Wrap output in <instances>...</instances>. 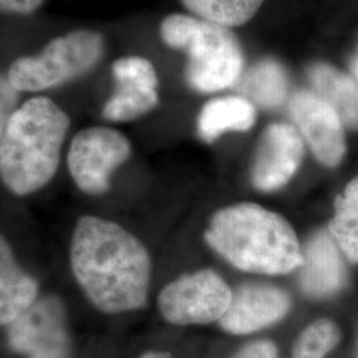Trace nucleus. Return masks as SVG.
Instances as JSON below:
<instances>
[{
    "label": "nucleus",
    "instance_id": "nucleus-20",
    "mask_svg": "<svg viewBox=\"0 0 358 358\" xmlns=\"http://www.w3.org/2000/svg\"><path fill=\"white\" fill-rule=\"evenodd\" d=\"M341 331L328 319L313 321L299 336L294 358H325L340 344Z\"/></svg>",
    "mask_w": 358,
    "mask_h": 358
},
{
    "label": "nucleus",
    "instance_id": "nucleus-17",
    "mask_svg": "<svg viewBox=\"0 0 358 358\" xmlns=\"http://www.w3.org/2000/svg\"><path fill=\"white\" fill-rule=\"evenodd\" d=\"M236 84L242 97L263 109H273L287 97L288 77L279 63L263 60L239 77Z\"/></svg>",
    "mask_w": 358,
    "mask_h": 358
},
{
    "label": "nucleus",
    "instance_id": "nucleus-24",
    "mask_svg": "<svg viewBox=\"0 0 358 358\" xmlns=\"http://www.w3.org/2000/svg\"><path fill=\"white\" fill-rule=\"evenodd\" d=\"M141 358H171L167 353L162 352H149L146 355H143Z\"/></svg>",
    "mask_w": 358,
    "mask_h": 358
},
{
    "label": "nucleus",
    "instance_id": "nucleus-11",
    "mask_svg": "<svg viewBox=\"0 0 358 358\" xmlns=\"http://www.w3.org/2000/svg\"><path fill=\"white\" fill-rule=\"evenodd\" d=\"M112 72L117 90L103 106V118L115 122L131 121L158 105V76L148 59L140 56L118 59Z\"/></svg>",
    "mask_w": 358,
    "mask_h": 358
},
{
    "label": "nucleus",
    "instance_id": "nucleus-1",
    "mask_svg": "<svg viewBox=\"0 0 358 358\" xmlns=\"http://www.w3.org/2000/svg\"><path fill=\"white\" fill-rule=\"evenodd\" d=\"M71 266L90 303L105 313L145 306L152 260L145 245L117 223L80 217L72 236Z\"/></svg>",
    "mask_w": 358,
    "mask_h": 358
},
{
    "label": "nucleus",
    "instance_id": "nucleus-13",
    "mask_svg": "<svg viewBox=\"0 0 358 358\" xmlns=\"http://www.w3.org/2000/svg\"><path fill=\"white\" fill-rule=\"evenodd\" d=\"M338 245L327 231L316 232L303 251L300 287L313 299H327L345 287L348 275Z\"/></svg>",
    "mask_w": 358,
    "mask_h": 358
},
{
    "label": "nucleus",
    "instance_id": "nucleus-26",
    "mask_svg": "<svg viewBox=\"0 0 358 358\" xmlns=\"http://www.w3.org/2000/svg\"><path fill=\"white\" fill-rule=\"evenodd\" d=\"M355 358H358V341L357 345H356V350H355Z\"/></svg>",
    "mask_w": 358,
    "mask_h": 358
},
{
    "label": "nucleus",
    "instance_id": "nucleus-18",
    "mask_svg": "<svg viewBox=\"0 0 358 358\" xmlns=\"http://www.w3.org/2000/svg\"><path fill=\"white\" fill-rule=\"evenodd\" d=\"M329 232L346 257L358 263V176L336 198Z\"/></svg>",
    "mask_w": 358,
    "mask_h": 358
},
{
    "label": "nucleus",
    "instance_id": "nucleus-4",
    "mask_svg": "<svg viewBox=\"0 0 358 358\" xmlns=\"http://www.w3.org/2000/svg\"><path fill=\"white\" fill-rule=\"evenodd\" d=\"M159 35L167 47L186 53L185 77L195 92L226 90L242 76L243 52L230 28L173 13L162 20Z\"/></svg>",
    "mask_w": 358,
    "mask_h": 358
},
{
    "label": "nucleus",
    "instance_id": "nucleus-9",
    "mask_svg": "<svg viewBox=\"0 0 358 358\" xmlns=\"http://www.w3.org/2000/svg\"><path fill=\"white\" fill-rule=\"evenodd\" d=\"M289 110L316 159L324 166H338L345 157L346 140L337 113L320 96L309 90L294 93Z\"/></svg>",
    "mask_w": 358,
    "mask_h": 358
},
{
    "label": "nucleus",
    "instance_id": "nucleus-16",
    "mask_svg": "<svg viewBox=\"0 0 358 358\" xmlns=\"http://www.w3.org/2000/svg\"><path fill=\"white\" fill-rule=\"evenodd\" d=\"M255 105L241 96L219 97L206 103L198 117V136L211 143L227 131H247L255 125Z\"/></svg>",
    "mask_w": 358,
    "mask_h": 358
},
{
    "label": "nucleus",
    "instance_id": "nucleus-7",
    "mask_svg": "<svg viewBox=\"0 0 358 358\" xmlns=\"http://www.w3.org/2000/svg\"><path fill=\"white\" fill-rule=\"evenodd\" d=\"M131 154L128 138L115 129L93 127L78 131L68 153V169L77 187L90 195L109 190L110 177Z\"/></svg>",
    "mask_w": 358,
    "mask_h": 358
},
{
    "label": "nucleus",
    "instance_id": "nucleus-25",
    "mask_svg": "<svg viewBox=\"0 0 358 358\" xmlns=\"http://www.w3.org/2000/svg\"><path fill=\"white\" fill-rule=\"evenodd\" d=\"M353 72H355V75L358 78V55L356 56V59H355V63H353Z\"/></svg>",
    "mask_w": 358,
    "mask_h": 358
},
{
    "label": "nucleus",
    "instance_id": "nucleus-10",
    "mask_svg": "<svg viewBox=\"0 0 358 358\" xmlns=\"http://www.w3.org/2000/svg\"><path fill=\"white\" fill-rule=\"evenodd\" d=\"M304 158V141L297 129L288 124H271L263 131L251 169L257 190L275 192L287 185Z\"/></svg>",
    "mask_w": 358,
    "mask_h": 358
},
{
    "label": "nucleus",
    "instance_id": "nucleus-19",
    "mask_svg": "<svg viewBox=\"0 0 358 358\" xmlns=\"http://www.w3.org/2000/svg\"><path fill=\"white\" fill-rule=\"evenodd\" d=\"M180 3L199 19L230 28L250 22L264 0H180Z\"/></svg>",
    "mask_w": 358,
    "mask_h": 358
},
{
    "label": "nucleus",
    "instance_id": "nucleus-8",
    "mask_svg": "<svg viewBox=\"0 0 358 358\" xmlns=\"http://www.w3.org/2000/svg\"><path fill=\"white\" fill-rule=\"evenodd\" d=\"M8 341L27 358H69L71 341L63 303L53 296L36 300L10 324Z\"/></svg>",
    "mask_w": 358,
    "mask_h": 358
},
{
    "label": "nucleus",
    "instance_id": "nucleus-12",
    "mask_svg": "<svg viewBox=\"0 0 358 358\" xmlns=\"http://www.w3.org/2000/svg\"><path fill=\"white\" fill-rule=\"evenodd\" d=\"M291 309L289 294L271 284H245L232 294L220 327L232 334H250L271 327Z\"/></svg>",
    "mask_w": 358,
    "mask_h": 358
},
{
    "label": "nucleus",
    "instance_id": "nucleus-22",
    "mask_svg": "<svg viewBox=\"0 0 358 358\" xmlns=\"http://www.w3.org/2000/svg\"><path fill=\"white\" fill-rule=\"evenodd\" d=\"M232 358H278V349L271 341H255L242 348Z\"/></svg>",
    "mask_w": 358,
    "mask_h": 358
},
{
    "label": "nucleus",
    "instance_id": "nucleus-15",
    "mask_svg": "<svg viewBox=\"0 0 358 358\" xmlns=\"http://www.w3.org/2000/svg\"><path fill=\"white\" fill-rule=\"evenodd\" d=\"M316 94L340 117L343 125L358 130V84L333 65L316 63L308 68Z\"/></svg>",
    "mask_w": 358,
    "mask_h": 358
},
{
    "label": "nucleus",
    "instance_id": "nucleus-3",
    "mask_svg": "<svg viewBox=\"0 0 358 358\" xmlns=\"http://www.w3.org/2000/svg\"><path fill=\"white\" fill-rule=\"evenodd\" d=\"M71 120L48 97H34L15 112L0 142V178L16 195L38 192L51 180Z\"/></svg>",
    "mask_w": 358,
    "mask_h": 358
},
{
    "label": "nucleus",
    "instance_id": "nucleus-2",
    "mask_svg": "<svg viewBox=\"0 0 358 358\" xmlns=\"http://www.w3.org/2000/svg\"><path fill=\"white\" fill-rule=\"evenodd\" d=\"M205 239L234 267L260 275H285L303 264L292 226L279 214L254 203L219 210Z\"/></svg>",
    "mask_w": 358,
    "mask_h": 358
},
{
    "label": "nucleus",
    "instance_id": "nucleus-6",
    "mask_svg": "<svg viewBox=\"0 0 358 358\" xmlns=\"http://www.w3.org/2000/svg\"><path fill=\"white\" fill-rule=\"evenodd\" d=\"M232 292L217 272L202 269L167 284L158 297L161 315L176 325L210 324L229 309Z\"/></svg>",
    "mask_w": 358,
    "mask_h": 358
},
{
    "label": "nucleus",
    "instance_id": "nucleus-23",
    "mask_svg": "<svg viewBox=\"0 0 358 358\" xmlns=\"http://www.w3.org/2000/svg\"><path fill=\"white\" fill-rule=\"evenodd\" d=\"M44 0H0V11L13 15H31L38 11Z\"/></svg>",
    "mask_w": 358,
    "mask_h": 358
},
{
    "label": "nucleus",
    "instance_id": "nucleus-14",
    "mask_svg": "<svg viewBox=\"0 0 358 358\" xmlns=\"http://www.w3.org/2000/svg\"><path fill=\"white\" fill-rule=\"evenodd\" d=\"M38 282L22 268L13 248L0 234V324L10 325L38 297Z\"/></svg>",
    "mask_w": 358,
    "mask_h": 358
},
{
    "label": "nucleus",
    "instance_id": "nucleus-21",
    "mask_svg": "<svg viewBox=\"0 0 358 358\" xmlns=\"http://www.w3.org/2000/svg\"><path fill=\"white\" fill-rule=\"evenodd\" d=\"M19 90H15L7 75H0V142L8 127L13 112L17 109Z\"/></svg>",
    "mask_w": 358,
    "mask_h": 358
},
{
    "label": "nucleus",
    "instance_id": "nucleus-5",
    "mask_svg": "<svg viewBox=\"0 0 358 358\" xmlns=\"http://www.w3.org/2000/svg\"><path fill=\"white\" fill-rule=\"evenodd\" d=\"M101 34L77 29L51 40L38 55L23 56L8 69V81L19 92H41L87 75L103 59Z\"/></svg>",
    "mask_w": 358,
    "mask_h": 358
}]
</instances>
